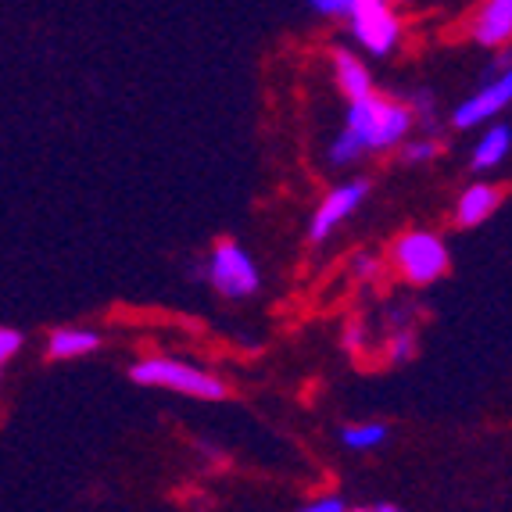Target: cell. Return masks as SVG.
I'll list each match as a JSON object with an SVG mask.
<instances>
[{"instance_id":"6da1fadb","label":"cell","mask_w":512,"mask_h":512,"mask_svg":"<svg viewBox=\"0 0 512 512\" xmlns=\"http://www.w3.org/2000/svg\"><path fill=\"white\" fill-rule=\"evenodd\" d=\"M412 119H416L412 108L387 101V97H376V94L355 97L348 108V122H344L341 137L333 140L330 147V158L337 165H344V162H355L362 151H384V147L402 144Z\"/></svg>"},{"instance_id":"7a4b0ae2","label":"cell","mask_w":512,"mask_h":512,"mask_svg":"<svg viewBox=\"0 0 512 512\" xmlns=\"http://www.w3.org/2000/svg\"><path fill=\"white\" fill-rule=\"evenodd\" d=\"M129 376L140 387H162V391L190 394V398H222L226 394V384L219 376L180 359H144L129 369Z\"/></svg>"},{"instance_id":"3957f363","label":"cell","mask_w":512,"mask_h":512,"mask_svg":"<svg viewBox=\"0 0 512 512\" xmlns=\"http://www.w3.org/2000/svg\"><path fill=\"white\" fill-rule=\"evenodd\" d=\"M394 269L405 276L416 287H427V283H437L444 273H448V248L437 233L416 230L405 233L398 244H394Z\"/></svg>"},{"instance_id":"277c9868","label":"cell","mask_w":512,"mask_h":512,"mask_svg":"<svg viewBox=\"0 0 512 512\" xmlns=\"http://www.w3.org/2000/svg\"><path fill=\"white\" fill-rule=\"evenodd\" d=\"M348 22L362 51H369L373 58L391 54L402 40V22L391 11V0H351Z\"/></svg>"},{"instance_id":"5b68a950","label":"cell","mask_w":512,"mask_h":512,"mask_svg":"<svg viewBox=\"0 0 512 512\" xmlns=\"http://www.w3.org/2000/svg\"><path fill=\"white\" fill-rule=\"evenodd\" d=\"M208 280L226 298H248V294L258 291L262 276H258V265L248 251L233 244V240H222V244H215L212 258H208Z\"/></svg>"},{"instance_id":"8992f818","label":"cell","mask_w":512,"mask_h":512,"mask_svg":"<svg viewBox=\"0 0 512 512\" xmlns=\"http://www.w3.org/2000/svg\"><path fill=\"white\" fill-rule=\"evenodd\" d=\"M512 104V65L509 69L498 72L491 83H484L477 90V94H470L466 101L455 108L452 122L459 129H473V126H484V122H491L495 115H502L505 108Z\"/></svg>"},{"instance_id":"52a82bcc","label":"cell","mask_w":512,"mask_h":512,"mask_svg":"<svg viewBox=\"0 0 512 512\" xmlns=\"http://www.w3.org/2000/svg\"><path fill=\"white\" fill-rule=\"evenodd\" d=\"M369 194V183L366 180H351V183H341V187H333L330 194L323 197V205L316 208L312 222H308V237L312 240H326L344 219L359 212L362 201Z\"/></svg>"},{"instance_id":"ba28073f","label":"cell","mask_w":512,"mask_h":512,"mask_svg":"<svg viewBox=\"0 0 512 512\" xmlns=\"http://www.w3.org/2000/svg\"><path fill=\"white\" fill-rule=\"evenodd\" d=\"M473 36L487 47L512 40V0H484V8L477 11L473 22Z\"/></svg>"},{"instance_id":"9c48e42d","label":"cell","mask_w":512,"mask_h":512,"mask_svg":"<svg viewBox=\"0 0 512 512\" xmlns=\"http://www.w3.org/2000/svg\"><path fill=\"white\" fill-rule=\"evenodd\" d=\"M498 201H502V194H498L495 187H487V183H473V187H466L459 194V205H455V222L459 226H480V222H487L491 215H495Z\"/></svg>"},{"instance_id":"30bf717a","label":"cell","mask_w":512,"mask_h":512,"mask_svg":"<svg viewBox=\"0 0 512 512\" xmlns=\"http://www.w3.org/2000/svg\"><path fill=\"white\" fill-rule=\"evenodd\" d=\"M101 348V333L83 330V326H61L47 337V355L51 359H83Z\"/></svg>"},{"instance_id":"8fae6325","label":"cell","mask_w":512,"mask_h":512,"mask_svg":"<svg viewBox=\"0 0 512 512\" xmlns=\"http://www.w3.org/2000/svg\"><path fill=\"white\" fill-rule=\"evenodd\" d=\"M333 72H337V86H341V94L348 97V101L373 94V76H369V69L355 54H348V51L333 54Z\"/></svg>"},{"instance_id":"7c38bea8","label":"cell","mask_w":512,"mask_h":512,"mask_svg":"<svg viewBox=\"0 0 512 512\" xmlns=\"http://www.w3.org/2000/svg\"><path fill=\"white\" fill-rule=\"evenodd\" d=\"M509 151H512V129L509 126H487L484 137H480L477 147H473V169L477 172L498 169Z\"/></svg>"},{"instance_id":"4fadbf2b","label":"cell","mask_w":512,"mask_h":512,"mask_svg":"<svg viewBox=\"0 0 512 512\" xmlns=\"http://www.w3.org/2000/svg\"><path fill=\"white\" fill-rule=\"evenodd\" d=\"M387 441V427L384 423H351L341 430V444L351 452H373Z\"/></svg>"},{"instance_id":"5bb4252c","label":"cell","mask_w":512,"mask_h":512,"mask_svg":"<svg viewBox=\"0 0 512 512\" xmlns=\"http://www.w3.org/2000/svg\"><path fill=\"white\" fill-rule=\"evenodd\" d=\"M18 351H22V333L11 330V326H0V376H4V369L11 366Z\"/></svg>"},{"instance_id":"9a60e30c","label":"cell","mask_w":512,"mask_h":512,"mask_svg":"<svg viewBox=\"0 0 512 512\" xmlns=\"http://www.w3.org/2000/svg\"><path fill=\"white\" fill-rule=\"evenodd\" d=\"M434 154H437V147L430 144V140H419V144H409V147H405V162H412V165L430 162Z\"/></svg>"},{"instance_id":"2e32d148","label":"cell","mask_w":512,"mask_h":512,"mask_svg":"<svg viewBox=\"0 0 512 512\" xmlns=\"http://www.w3.org/2000/svg\"><path fill=\"white\" fill-rule=\"evenodd\" d=\"M312 8H316L319 15H348L351 0H312Z\"/></svg>"},{"instance_id":"e0dca14e","label":"cell","mask_w":512,"mask_h":512,"mask_svg":"<svg viewBox=\"0 0 512 512\" xmlns=\"http://www.w3.org/2000/svg\"><path fill=\"white\" fill-rule=\"evenodd\" d=\"M305 509L308 512H344L348 502H344V498H316V502H308Z\"/></svg>"},{"instance_id":"ac0fdd59","label":"cell","mask_w":512,"mask_h":512,"mask_svg":"<svg viewBox=\"0 0 512 512\" xmlns=\"http://www.w3.org/2000/svg\"><path fill=\"white\" fill-rule=\"evenodd\" d=\"M391 355H394V359H409V355H412V333L394 337V341H391Z\"/></svg>"},{"instance_id":"d6986e66","label":"cell","mask_w":512,"mask_h":512,"mask_svg":"<svg viewBox=\"0 0 512 512\" xmlns=\"http://www.w3.org/2000/svg\"><path fill=\"white\" fill-rule=\"evenodd\" d=\"M359 273H362V276L376 273V262H369V258H359Z\"/></svg>"}]
</instances>
